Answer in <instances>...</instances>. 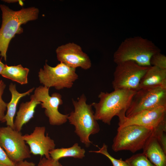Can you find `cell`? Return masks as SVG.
I'll return each mask as SVG.
<instances>
[{
    "label": "cell",
    "instance_id": "obj_21",
    "mask_svg": "<svg viewBox=\"0 0 166 166\" xmlns=\"http://www.w3.org/2000/svg\"><path fill=\"white\" fill-rule=\"evenodd\" d=\"M89 152L100 153L105 156L110 160L113 166H129L125 160H123L121 158L117 159L112 156L108 152V146L105 143L103 144L98 150L91 151Z\"/></svg>",
    "mask_w": 166,
    "mask_h": 166
},
{
    "label": "cell",
    "instance_id": "obj_19",
    "mask_svg": "<svg viewBox=\"0 0 166 166\" xmlns=\"http://www.w3.org/2000/svg\"><path fill=\"white\" fill-rule=\"evenodd\" d=\"M85 149L81 148L78 144L75 143L70 147L55 148L50 152L49 155L51 158L56 160L67 157L81 159L85 156Z\"/></svg>",
    "mask_w": 166,
    "mask_h": 166
},
{
    "label": "cell",
    "instance_id": "obj_14",
    "mask_svg": "<svg viewBox=\"0 0 166 166\" xmlns=\"http://www.w3.org/2000/svg\"><path fill=\"white\" fill-rule=\"evenodd\" d=\"M142 149L143 153L155 166H166V153L153 132Z\"/></svg>",
    "mask_w": 166,
    "mask_h": 166
},
{
    "label": "cell",
    "instance_id": "obj_23",
    "mask_svg": "<svg viewBox=\"0 0 166 166\" xmlns=\"http://www.w3.org/2000/svg\"><path fill=\"white\" fill-rule=\"evenodd\" d=\"M6 85L2 80H0V122H2L7 109V103L2 99V96Z\"/></svg>",
    "mask_w": 166,
    "mask_h": 166
},
{
    "label": "cell",
    "instance_id": "obj_13",
    "mask_svg": "<svg viewBox=\"0 0 166 166\" xmlns=\"http://www.w3.org/2000/svg\"><path fill=\"white\" fill-rule=\"evenodd\" d=\"M45 127L37 126L32 133L23 135V137L31 153L49 158V152L55 148L56 144L48 134L45 135Z\"/></svg>",
    "mask_w": 166,
    "mask_h": 166
},
{
    "label": "cell",
    "instance_id": "obj_3",
    "mask_svg": "<svg viewBox=\"0 0 166 166\" xmlns=\"http://www.w3.org/2000/svg\"><path fill=\"white\" fill-rule=\"evenodd\" d=\"M87 99L82 94L77 100H72L74 110L69 114L68 120L75 127L74 132L81 142L86 148L92 143L89 137L91 135L98 133L100 128L95 118L92 104L86 103Z\"/></svg>",
    "mask_w": 166,
    "mask_h": 166
},
{
    "label": "cell",
    "instance_id": "obj_6",
    "mask_svg": "<svg viewBox=\"0 0 166 166\" xmlns=\"http://www.w3.org/2000/svg\"><path fill=\"white\" fill-rule=\"evenodd\" d=\"M38 77L43 86L49 88L53 87L57 90L71 88L78 77L76 69L61 62L54 67L45 62L43 68L40 69Z\"/></svg>",
    "mask_w": 166,
    "mask_h": 166
},
{
    "label": "cell",
    "instance_id": "obj_28",
    "mask_svg": "<svg viewBox=\"0 0 166 166\" xmlns=\"http://www.w3.org/2000/svg\"><path fill=\"white\" fill-rule=\"evenodd\" d=\"M5 64H4L3 63L2 61L0 60V74L1 75L3 71V70L5 67Z\"/></svg>",
    "mask_w": 166,
    "mask_h": 166
},
{
    "label": "cell",
    "instance_id": "obj_25",
    "mask_svg": "<svg viewBox=\"0 0 166 166\" xmlns=\"http://www.w3.org/2000/svg\"><path fill=\"white\" fill-rule=\"evenodd\" d=\"M36 166H63L59 160H55L50 157L46 158L43 157L41 158L37 165Z\"/></svg>",
    "mask_w": 166,
    "mask_h": 166
},
{
    "label": "cell",
    "instance_id": "obj_27",
    "mask_svg": "<svg viewBox=\"0 0 166 166\" xmlns=\"http://www.w3.org/2000/svg\"><path fill=\"white\" fill-rule=\"evenodd\" d=\"M36 165L33 162L25 160L15 164L14 166H36Z\"/></svg>",
    "mask_w": 166,
    "mask_h": 166
},
{
    "label": "cell",
    "instance_id": "obj_7",
    "mask_svg": "<svg viewBox=\"0 0 166 166\" xmlns=\"http://www.w3.org/2000/svg\"><path fill=\"white\" fill-rule=\"evenodd\" d=\"M166 106V86L141 89L136 91L126 113L127 117L142 111Z\"/></svg>",
    "mask_w": 166,
    "mask_h": 166
},
{
    "label": "cell",
    "instance_id": "obj_1",
    "mask_svg": "<svg viewBox=\"0 0 166 166\" xmlns=\"http://www.w3.org/2000/svg\"><path fill=\"white\" fill-rule=\"evenodd\" d=\"M2 22L0 28V56L6 61L9 44L17 34L22 33L21 26L35 20L38 17L39 10L35 7L22 8L14 10L4 4L0 5Z\"/></svg>",
    "mask_w": 166,
    "mask_h": 166
},
{
    "label": "cell",
    "instance_id": "obj_9",
    "mask_svg": "<svg viewBox=\"0 0 166 166\" xmlns=\"http://www.w3.org/2000/svg\"><path fill=\"white\" fill-rule=\"evenodd\" d=\"M0 146L14 164L31 157L29 147L21 132L10 126L0 127Z\"/></svg>",
    "mask_w": 166,
    "mask_h": 166
},
{
    "label": "cell",
    "instance_id": "obj_17",
    "mask_svg": "<svg viewBox=\"0 0 166 166\" xmlns=\"http://www.w3.org/2000/svg\"><path fill=\"white\" fill-rule=\"evenodd\" d=\"M34 89V88L33 87L25 92L21 93L17 91L15 84L12 83L10 84L9 90L11 94V98L10 102L7 103L6 113L2 122H6L7 126L13 128L14 118L19 101L22 97L29 95Z\"/></svg>",
    "mask_w": 166,
    "mask_h": 166
},
{
    "label": "cell",
    "instance_id": "obj_15",
    "mask_svg": "<svg viewBox=\"0 0 166 166\" xmlns=\"http://www.w3.org/2000/svg\"><path fill=\"white\" fill-rule=\"evenodd\" d=\"M30 101L21 104L14 122L13 128L21 132L22 126L34 117L35 110L41 102L36 100L34 95L30 96Z\"/></svg>",
    "mask_w": 166,
    "mask_h": 166
},
{
    "label": "cell",
    "instance_id": "obj_18",
    "mask_svg": "<svg viewBox=\"0 0 166 166\" xmlns=\"http://www.w3.org/2000/svg\"><path fill=\"white\" fill-rule=\"evenodd\" d=\"M29 69L23 67L21 65L8 66L5 64L1 75L3 77L16 82L21 85L28 83Z\"/></svg>",
    "mask_w": 166,
    "mask_h": 166
},
{
    "label": "cell",
    "instance_id": "obj_10",
    "mask_svg": "<svg viewBox=\"0 0 166 166\" xmlns=\"http://www.w3.org/2000/svg\"><path fill=\"white\" fill-rule=\"evenodd\" d=\"M49 91V88L41 85L36 88L33 95L41 102V107L45 109V113L49 124L53 126L62 125L68 121L69 114H62L59 111V106L63 103L61 95L54 93L50 96Z\"/></svg>",
    "mask_w": 166,
    "mask_h": 166
},
{
    "label": "cell",
    "instance_id": "obj_26",
    "mask_svg": "<svg viewBox=\"0 0 166 166\" xmlns=\"http://www.w3.org/2000/svg\"><path fill=\"white\" fill-rule=\"evenodd\" d=\"M0 164L14 166L15 164L9 158L4 151L0 146Z\"/></svg>",
    "mask_w": 166,
    "mask_h": 166
},
{
    "label": "cell",
    "instance_id": "obj_12",
    "mask_svg": "<svg viewBox=\"0 0 166 166\" xmlns=\"http://www.w3.org/2000/svg\"><path fill=\"white\" fill-rule=\"evenodd\" d=\"M56 53L57 60L70 67H80L87 70L91 66V61L88 55L82 51L80 45L74 42L59 46Z\"/></svg>",
    "mask_w": 166,
    "mask_h": 166
},
{
    "label": "cell",
    "instance_id": "obj_8",
    "mask_svg": "<svg viewBox=\"0 0 166 166\" xmlns=\"http://www.w3.org/2000/svg\"><path fill=\"white\" fill-rule=\"evenodd\" d=\"M117 64L112 82L114 90H138L140 80L149 66H140L131 61Z\"/></svg>",
    "mask_w": 166,
    "mask_h": 166
},
{
    "label": "cell",
    "instance_id": "obj_4",
    "mask_svg": "<svg viewBox=\"0 0 166 166\" xmlns=\"http://www.w3.org/2000/svg\"><path fill=\"white\" fill-rule=\"evenodd\" d=\"M160 49L151 41L141 37L127 38L123 41L113 55V61L117 64L131 61L143 66H151L150 61Z\"/></svg>",
    "mask_w": 166,
    "mask_h": 166
},
{
    "label": "cell",
    "instance_id": "obj_29",
    "mask_svg": "<svg viewBox=\"0 0 166 166\" xmlns=\"http://www.w3.org/2000/svg\"><path fill=\"white\" fill-rule=\"evenodd\" d=\"M0 166H7L5 165H2V164H0Z\"/></svg>",
    "mask_w": 166,
    "mask_h": 166
},
{
    "label": "cell",
    "instance_id": "obj_22",
    "mask_svg": "<svg viewBox=\"0 0 166 166\" xmlns=\"http://www.w3.org/2000/svg\"><path fill=\"white\" fill-rule=\"evenodd\" d=\"M150 62L151 66L166 69V56L161 53L160 52L153 55L151 58Z\"/></svg>",
    "mask_w": 166,
    "mask_h": 166
},
{
    "label": "cell",
    "instance_id": "obj_20",
    "mask_svg": "<svg viewBox=\"0 0 166 166\" xmlns=\"http://www.w3.org/2000/svg\"><path fill=\"white\" fill-rule=\"evenodd\" d=\"M125 160L129 166H155L143 152L134 154Z\"/></svg>",
    "mask_w": 166,
    "mask_h": 166
},
{
    "label": "cell",
    "instance_id": "obj_2",
    "mask_svg": "<svg viewBox=\"0 0 166 166\" xmlns=\"http://www.w3.org/2000/svg\"><path fill=\"white\" fill-rule=\"evenodd\" d=\"M136 92L118 89L110 93L101 92L98 96L99 102L91 104L95 110L96 120L110 125L113 118L117 116L118 123L121 122L126 117V111Z\"/></svg>",
    "mask_w": 166,
    "mask_h": 166
},
{
    "label": "cell",
    "instance_id": "obj_5",
    "mask_svg": "<svg viewBox=\"0 0 166 166\" xmlns=\"http://www.w3.org/2000/svg\"><path fill=\"white\" fill-rule=\"evenodd\" d=\"M153 129L136 125L118 127L112 145L115 152L129 151L134 153L142 149Z\"/></svg>",
    "mask_w": 166,
    "mask_h": 166
},
{
    "label": "cell",
    "instance_id": "obj_16",
    "mask_svg": "<svg viewBox=\"0 0 166 166\" xmlns=\"http://www.w3.org/2000/svg\"><path fill=\"white\" fill-rule=\"evenodd\" d=\"M159 86H166V69L150 66L140 80L139 89Z\"/></svg>",
    "mask_w": 166,
    "mask_h": 166
},
{
    "label": "cell",
    "instance_id": "obj_11",
    "mask_svg": "<svg viewBox=\"0 0 166 166\" xmlns=\"http://www.w3.org/2000/svg\"><path fill=\"white\" fill-rule=\"evenodd\" d=\"M130 125L142 126L154 130H166V106L144 110L129 117L126 116L118 123V127Z\"/></svg>",
    "mask_w": 166,
    "mask_h": 166
},
{
    "label": "cell",
    "instance_id": "obj_24",
    "mask_svg": "<svg viewBox=\"0 0 166 166\" xmlns=\"http://www.w3.org/2000/svg\"><path fill=\"white\" fill-rule=\"evenodd\" d=\"M166 130L163 129L153 130L155 135L160 145L164 152L166 153Z\"/></svg>",
    "mask_w": 166,
    "mask_h": 166
}]
</instances>
